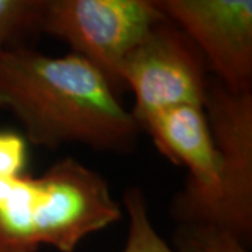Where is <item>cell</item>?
<instances>
[{"instance_id":"2","label":"cell","mask_w":252,"mask_h":252,"mask_svg":"<svg viewBox=\"0 0 252 252\" xmlns=\"http://www.w3.org/2000/svg\"><path fill=\"white\" fill-rule=\"evenodd\" d=\"M121 216L107 180L74 158L36 178H0V252H36L42 245L73 252Z\"/></svg>"},{"instance_id":"5","label":"cell","mask_w":252,"mask_h":252,"mask_svg":"<svg viewBox=\"0 0 252 252\" xmlns=\"http://www.w3.org/2000/svg\"><path fill=\"white\" fill-rule=\"evenodd\" d=\"M205 112L220 154L217 195L178 224L203 223L230 230L245 243L252 235V93L234 94L216 79Z\"/></svg>"},{"instance_id":"10","label":"cell","mask_w":252,"mask_h":252,"mask_svg":"<svg viewBox=\"0 0 252 252\" xmlns=\"http://www.w3.org/2000/svg\"><path fill=\"white\" fill-rule=\"evenodd\" d=\"M46 0H0V52L41 30Z\"/></svg>"},{"instance_id":"6","label":"cell","mask_w":252,"mask_h":252,"mask_svg":"<svg viewBox=\"0 0 252 252\" xmlns=\"http://www.w3.org/2000/svg\"><path fill=\"white\" fill-rule=\"evenodd\" d=\"M156 4L193 42L224 89L251 93V0H158Z\"/></svg>"},{"instance_id":"8","label":"cell","mask_w":252,"mask_h":252,"mask_svg":"<svg viewBox=\"0 0 252 252\" xmlns=\"http://www.w3.org/2000/svg\"><path fill=\"white\" fill-rule=\"evenodd\" d=\"M129 231L122 252H175L154 230L143 190L132 187L124 196Z\"/></svg>"},{"instance_id":"1","label":"cell","mask_w":252,"mask_h":252,"mask_svg":"<svg viewBox=\"0 0 252 252\" xmlns=\"http://www.w3.org/2000/svg\"><path fill=\"white\" fill-rule=\"evenodd\" d=\"M0 108L48 149L80 143L126 153L140 132L109 81L76 54L52 58L20 45L0 52Z\"/></svg>"},{"instance_id":"4","label":"cell","mask_w":252,"mask_h":252,"mask_svg":"<svg viewBox=\"0 0 252 252\" xmlns=\"http://www.w3.org/2000/svg\"><path fill=\"white\" fill-rule=\"evenodd\" d=\"M121 83L135 94L130 114L143 130L162 111L182 105L205 107L210 80L198 48L165 17L126 56Z\"/></svg>"},{"instance_id":"3","label":"cell","mask_w":252,"mask_h":252,"mask_svg":"<svg viewBox=\"0 0 252 252\" xmlns=\"http://www.w3.org/2000/svg\"><path fill=\"white\" fill-rule=\"evenodd\" d=\"M162 18L149 0H46L41 31L67 42L117 90L126 56Z\"/></svg>"},{"instance_id":"9","label":"cell","mask_w":252,"mask_h":252,"mask_svg":"<svg viewBox=\"0 0 252 252\" xmlns=\"http://www.w3.org/2000/svg\"><path fill=\"white\" fill-rule=\"evenodd\" d=\"M174 247L175 252H250V245L230 230L203 223L178 225Z\"/></svg>"},{"instance_id":"7","label":"cell","mask_w":252,"mask_h":252,"mask_svg":"<svg viewBox=\"0 0 252 252\" xmlns=\"http://www.w3.org/2000/svg\"><path fill=\"white\" fill-rule=\"evenodd\" d=\"M143 130L165 158L188 168V181L171 205L174 220L182 223L215 198L220 187V154L205 107L182 105L162 111Z\"/></svg>"},{"instance_id":"11","label":"cell","mask_w":252,"mask_h":252,"mask_svg":"<svg viewBox=\"0 0 252 252\" xmlns=\"http://www.w3.org/2000/svg\"><path fill=\"white\" fill-rule=\"evenodd\" d=\"M26 161V139L14 132L0 130V178H17L24 175Z\"/></svg>"}]
</instances>
